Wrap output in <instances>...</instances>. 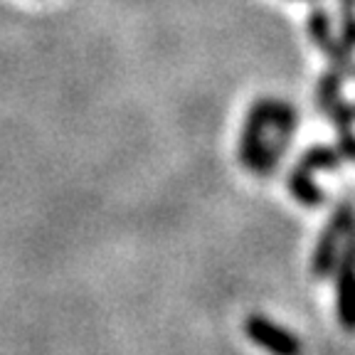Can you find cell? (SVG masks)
Listing matches in <instances>:
<instances>
[{
  "mask_svg": "<svg viewBox=\"0 0 355 355\" xmlns=\"http://www.w3.org/2000/svg\"><path fill=\"white\" fill-rule=\"evenodd\" d=\"M306 33H309V40L316 44L321 52L326 50L328 44L336 42V35H333V17L323 6H313L309 10V17H306Z\"/></svg>",
  "mask_w": 355,
  "mask_h": 355,
  "instance_id": "obj_7",
  "label": "cell"
},
{
  "mask_svg": "<svg viewBox=\"0 0 355 355\" xmlns=\"http://www.w3.org/2000/svg\"><path fill=\"white\" fill-rule=\"evenodd\" d=\"M336 148H338V153H340L343 161L355 163V131L353 128H348V131H338V144H336Z\"/></svg>",
  "mask_w": 355,
  "mask_h": 355,
  "instance_id": "obj_12",
  "label": "cell"
},
{
  "mask_svg": "<svg viewBox=\"0 0 355 355\" xmlns=\"http://www.w3.org/2000/svg\"><path fill=\"white\" fill-rule=\"evenodd\" d=\"M269 106L272 96H259L252 101L247 119H244L242 136H239V163L244 171L257 173L261 150L266 144V131H269Z\"/></svg>",
  "mask_w": 355,
  "mask_h": 355,
  "instance_id": "obj_4",
  "label": "cell"
},
{
  "mask_svg": "<svg viewBox=\"0 0 355 355\" xmlns=\"http://www.w3.org/2000/svg\"><path fill=\"white\" fill-rule=\"evenodd\" d=\"M323 114L328 116V121H331V126L336 128V131H348V128L355 126V104L343 99V94L333 101Z\"/></svg>",
  "mask_w": 355,
  "mask_h": 355,
  "instance_id": "obj_10",
  "label": "cell"
},
{
  "mask_svg": "<svg viewBox=\"0 0 355 355\" xmlns=\"http://www.w3.org/2000/svg\"><path fill=\"white\" fill-rule=\"evenodd\" d=\"M353 222L355 207L350 202H340L333 210L331 220H328L316 247H313V257H311V274H313V279H328L333 274V266H336V259H338L340 252V242H343L345 232L353 227Z\"/></svg>",
  "mask_w": 355,
  "mask_h": 355,
  "instance_id": "obj_2",
  "label": "cell"
},
{
  "mask_svg": "<svg viewBox=\"0 0 355 355\" xmlns=\"http://www.w3.org/2000/svg\"><path fill=\"white\" fill-rule=\"evenodd\" d=\"M338 40L355 52V0H338Z\"/></svg>",
  "mask_w": 355,
  "mask_h": 355,
  "instance_id": "obj_11",
  "label": "cell"
},
{
  "mask_svg": "<svg viewBox=\"0 0 355 355\" xmlns=\"http://www.w3.org/2000/svg\"><path fill=\"white\" fill-rule=\"evenodd\" d=\"M311 175H313V173L304 171L301 166H294L286 178V188H288V193H291V198H294L296 202H301L304 207H321L323 202H326V193L318 188L316 180Z\"/></svg>",
  "mask_w": 355,
  "mask_h": 355,
  "instance_id": "obj_6",
  "label": "cell"
},
{
  "mask_svg": "<svg viewBox=\"0 0 355 355\" xmlns=\"http://www.w3.org/2000/svg\"><path fill=\"white\" fill-rule=\"evenodd\" d=\"M353 74H355V69H353Z\"/></svg>",
  "mask_w": 355,
  "mask_h": 355,
  "instance_id": "obj_14",
  "label": "cell"
},
{
  "mask_svg": "<svg viewBox=\"0 0 355 355\" xmlns=\"http://www.w3.org/2000/svg\"><path fill=\"white\" fill-rule=\"evenodd\" d=\"M343 84H345V74L328 67L326 72L318 77L316 89H313V104H316L318 111H326L333 101L343 94Z\"/></svg>",
  "mask_w": 355,
  "mask_h": 355,
  "instance_id": "obj_9",
  "label": "cell"
},
{
  "mask_svg": "<svg viewBox=\"0 0 355 355\" xmlns=\"http://www.w3.org/2000/svg\"><path fill=\"white\" fill-rule=\"evenodd\" d=\"M304 171L309 173H318V171H338L343 166V158H340L338 148H333V146H311L309 150H304L299 158V163Z\"/></svg>",
  "mask_w": 355,
  "mask_h": 355,
  "instance_id": "obj_8",
  "label": "cell"
},
{
  "mask_svg": "<svg viewBox=\"0 0 355 355\" xmlns=\"http://www.w3.org/2000/svg\"><path fill=\"white\" fill-rule=\"evenodd\" d=\"M336 311L345 331L355 333V222L345 232L343 250L336 259Z\"/></svg>",
  "mask_w": 355,
  "mask_h": 355,
  "instance_id": "obj_3",
  "label": "cell"
},
{
  "mask_svg": "<svg viewBox=\"0 0 355 355\" xmlns=\"http://www.w3.org/2000/svg\"><path fill=\"white\" fill-rule=\"evenodd\" d=\"M269 126L274 128V136L266 139L264 150H261L259 166H257V173H254V175H259V178L272 175V173L282 166V158L286 155L288 146H291V139H294L296 128H299V109H296L291 101L274 99L272 96Z\"/></svg>",
  "mask_w": 355,
  "mask_h": 355,
  "instance_id": "obj_1",
  "label": "cell"
},
{
  "mask_svg": "<svg viewBox=\"0 0 355 355\" xmlns=\"http://www.w3.org/2000/svg\"><path fill=\"white\" fill-rule=\"evenodd\" d=\"M306 3H316V0H306Z\"/></svg>",
  "mask_w": 355,
  "mask_h": 355,
  "instance_id": "obj_13",
  "label": "cell"
},
{
  "mask_svg": "<svg viewBox=\"0 0 355 355\" xmlns=\"http://www.w3.org/2000/svg\"><path fill=\"white\" fill-rule=\"evenodd\" d=\"M244 333L252 343L261 345L264 350H269L272 355H301L304 353V345L296 338L294 333L286 331L279 323L269 321L261 313H252L247 321H244Z\"/></svg>",
  "mask_w": 355,
  "mask_h": 355,
  "instance_id": "obj_5",
  "label": "cell"
}]
</instances>
